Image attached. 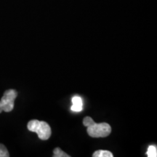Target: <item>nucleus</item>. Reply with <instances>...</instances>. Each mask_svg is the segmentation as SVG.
Instances as JSON below:
<instances>
[{
    "mask_svg": "<svg viewBox=\"0 0 157 157\" xmlns=\"http://www.w3.org/2000/svg\"><path fill=\"white\" fill-rule=\"evenodd\" d=\"M83 124L87 127V133L92 137H105L111 134V127L107 123H95L90 117L83 119Z\"/></svg>",
    "mask_w": 157,
    "mask_h": 157,
    "instance_id": "nucleus-1",
    "label": "nucleus"
},
{
    "mask_svg": "<svg viewBox=\"0 0 157 157\" xmlns=\"http://www.w3.org/2000/svg\"><path fill=\"white\" fill-rule=\"evenodd\" d=\"M28 129L33 132H36L39 138L42 140H47L51 136V128L46 121H39L36 119L29 121L27 125Z\"/></svg>",
    "mask_w": 157,
    "mask_h": 157,
    "instance_id": "nucleus-2",
    "label": "nucleus"
},
{
    "mask_svg": "<svg viewBox=\"0 0 157 157\" xmlns=\"http://www.w3.org/2000/svg\"><path fill=\"white\" fill-rule=\"evenodd\" d=\"M17 96V93L15 90H7L4 93L1 99V105L3 111L10 112L14 108L15 98Z\"/></svg>",
    "mask_w": 157,
    "mask_h": 157,
    "instance_id": "nucleus-3",
    "label": "nucleus"
},
{
    "mask_svg": "<svg viewBox=\"0 0 157 157\" xmlns=\"http://www.w3.org/2000/svg\"><path fill=\"white\" fill-rule=\"evenodd\" d=\"M83 109V102L82 98L78 96H74L72 98L71 110L74 112H80Z\"/></svg>",
    "mask_w": 157,
    "mask_h": 157,
    "instance_id": "nucleus-4",
    "label": "nucleus"
},
{
    "mask_svg": "<svg viewBox=\"0 0 157 157\" xmlns=\"http://www.w3.org/2000/svg\"><path fill=\"white\" fill-rule=\"evenodd\" d=\"M93 157H113V155L112 153L109 151L105 150H98L94 152L93 154Z\"/></svg>",
    "mask_w": 157,
    "mask_h": 157,
    "instance_id": "nucleus-5",
    "label": "nucleus"
},
{
    "mask_svg": "<svg viewBox=\"0 0 157 157\" xmlns=\"http://www.w3.org/2000/svg\"><path fill=\"white\" fill-rule=\"evenodd\" d=\"M53 156L54 157H69L68 154L65 153L60 148H56L53 151Z\"/></svg>",
    "mask_w": 157,
    "mask_h": 157,
    "instance_id": "nucleus-6",
    "label": "nucleus"
},
{
    "mask_svg": "<svg viewBox=\"0 0 157 157\" xmlns=\"http://www.w3.org/2000/svg\"><path fill=\"white\" fill-rule=\"evenodd\" d=\"M147 156L148 157H156L157 156V148L156 146H150L148 148Z\"/></svg>",
    "mask_w": 157,
    "mask_h": 157,
    "instance_id": "nucleus-7",
    "label": "nucleus"
},
{
    "mask_svg": "<svg viewBox=\"0 0 157 157\" xmlns=\"http://www.w3.org/2000/svg\"><path fill=\"white\" fill-rule=\"evenodd\" d=\"M8 151L3 144H0V157H9Z\"/></svg>",
    "mask_w": 157,
    "mask_h": 157,
    "instance_id": "nucleus-8",
    "label": "nucleus"
},
{
    "mask_svg": "<svg viewBox=\"0 0 157 157\" xmlns=\"http://www.w3.org/2000/svg\"><path fill=\"white\" fill-rule=\"evenodd\" d=\"M2 105H1V101H0V113L2 112Z\"/></svg>",
    "mask_w": 157,
    "mask_h": 157,
    "instance_id": "nucleus-9",
    "label": "nucleus"
}]
</instances>
